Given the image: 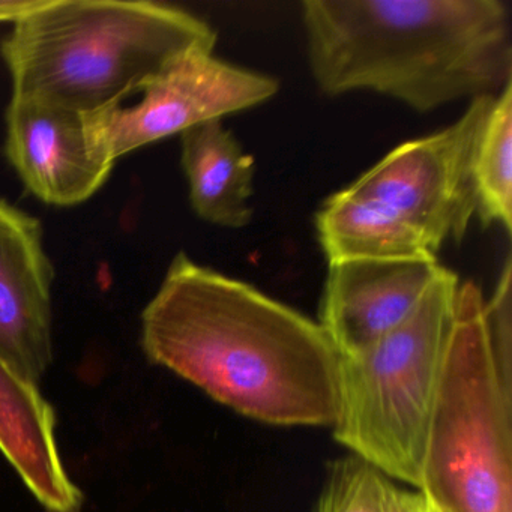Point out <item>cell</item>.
Here are the masks:
<instances>
[{
  "label": "cell",
  "mask_w": 512,
  "mask_h": 512,
  "mask_svg": "<svg viewBox=\"0 0 512 512\" xmlns=\"http://www.w3.org/2000/svg\"><path fill=\"white\" fill-rule=\"evenodd\" d=\"M418 490L439 512H512V326L458 286Z\"/></svg>",
  "instance_id": "obj_4"
},
{
  "label": "cell",
  "mask_w": 512,
  "mask_h": 512,
  "mask_svg": "<svg viewBox=\"0 0 512 512\" xmlns=\"http://www.w3.org/2000/svg\"><path fill=\"white\" fill-rule=\"evenodd\" d=\"M476 215L512 233V80L494 97L473 152Z\"/></svg>",
  "instance_id": "obj_14"
},
{
  "label": "cell",
  "mask_w": 512,
  "mask_h": 512,
  "mask_svg": "<svg viewBox=\"0 0 512 512\" xmlns=\"http://www.w3.org/2000/svg\"><path fill=\"white\" fill-rule=\"evenodd\" d=\"M442 268L437 259L328 263L319 323L338 355L368 349L409 319Z\"/></svg>",
  "instance_id": "obj_10"
},
{
  "label": "cell",
  "mask_w": 512,
  "mask_h": 512,
  "mask_svg": "<svg viewBox=\"0 0 512 512\" xmlns=\"http://www.w3.org/2000/svg\"><path fill=\"white\" fill-rule=\"evenodd\" d=\"M13 25L0 44L13 95L83 115L121 106L185 53L217 44L208 23L160 2L46 0Z\"/></svg>",
  "instance_id": "obj_3"
},
{
  "label": "cell",
  "mask_w": 512,
  "mask_h": 512,
  "mask_svg": "<svg viewBox=\"0 0 512 512\" xmlns=\"http://www.w3.org/2000/svg\"><path fill=\"white\" fill-rule=\"evenodd\" d=\"M5 125L8 161L25 187L47 205L85 203L112 175L115 163L92 142L83 113L11 95Z\"/></svg>",
  "instance_id": "obj_8"
},
{
  "label": "cell",
  "mask_w": 512,
  "mask_h": 512,
  "mask_svg": "<svg viewBox=\"0 0 512 512\" xmlns=\"http://www.w3.org/2000/svg\"><path fill=\"white\" fill-rule=\"evenodd\" d=\"M151 364L274 425H334L340 355L319 322L184 251L142 313Z\"/></svg>",
  "instance_id": "obj_1"
},
{
  "label": "cell",
  "mask_w": 512,
  "mask_h": 512,
  "mask_svg": "<svg viewBox=\"0 0 512 512\" xmlns=\"http://www.w3.org/2000/svg\"><path fill=\"white\" fill-rule=\"evenodd\" d=\"M494 97L470 101L445 130L401 143L347 190L406 218L436 253L449 239L461 242L476 215L473 152Z\"/></svg>",
  "instance_id": "obj_6"
},
{
  "label": "cell",
  "mask_w": 512,
  "mask_h": 512,
  "mask_svg": "<svg viewBox=\"0 0 512 512\" xmlns=\"http://www.w3.org/2000/svg\"><path fill=\"white\" fill-rule=\"evenodd\" d=\"M301 16L311 76L329 97L374 92L428 113L512 80L500 0H305Z\"/></svg>",
  "instance_id": "obj_2"
},
{
  "label": "cell",
  "mask_w": 512,
  "mask_h": 512,
  "mask_svg": "<svg viewBox=\"0 0 512 512\" xmlns=\"http://www.w3.org/2000/svg\"><path fill=\"white\" fill-rule=\"evenodd\" d=\"M46 0H0V23H16L26 14L43 7Z\"/></svg>",
  "instance_id": "obj_17"
},
{
  "label": "cell",
  "mask_w": 512,
  "mask_h": 512,
  "mask_svg": "<svg viewBox=\"0 0 512 512\" xmlns=\"http://www.w3.org/2000/svg\"><path fill=\"white\" fill-rule=\"evenodd\" d=\"M442 268L409 319L352 356H340L334 436L386 478L419 487L457 299Z\"/></svg>",
  "instance_id": "obj_5"
},
{
  "label": "cell",
  "mask_w": 512,
  "mask_h": 512,
  "mask_svg": "<svg viewBox=\"0 0 512 512\" xmlns=\"http://www.w3.org/2000/svg\"><path fill=\"white\" fill-rule=\"evenodd\" d=\"M221 121L203 122L181 134L188 199L200 220L223 229H244L253 220L256 161Z\"/></svg>",
  "instance_id": "obj_11"
},
{
  "label": "cell",
  "mask_w": 512,
  "mask_h": 512,
  "mask_svg": "<svg viewBox=\"0 0 512 512\" xmlns=\"http://www.w3.org/2000/svg\"><path fill=\"white\" fill-rule=\"evenodd\" d=\"M53 281L43 224L0 197V358L35 385L53 361Z\"/></svg>",
  "instance_id": "obj_9"
},
{
  "label": "cell",
  "mask_w": 512,
  "mask_h": 512,
  "mask_svg": "<svg viewBox=\"0 0 512 512\" xmlns=\"http://www.w3.org/2000/svg\"><path fill=\"white\" fill-rule=\"evenodd\" d=\"M425 512H439L430 502L427 500V506H425Z\"/></svg>",
  "instance_id": "obj_18"
},
{
  "label": "cell",
  "mask_w": 512,
  "mask_h": 512,
  "mask_svg": "<svg viewBox=\"0 0 512 512\" xmlns=\"http://www.w3.org/2000/svg\"><path fill=\"white\" fill-rule=\"evenodd\" d=\"M388 479L356 455L340 458L329 470L317 512H383Z\"/></svg>",
  "instance_id": "obj_15"
},
{
  "label": "cell",
  "mask_w": 512,
  "mask_h": 512,
  "mask_svg": "<svg viewBox=\"0 0 512 512\" xmlns=\"http://www.w3.org/2000/svg\"><path fill=\"white\" fill-rule=\"evenodd\" d=\"M427 499L421 491L403 490L392 484L391 479L386 481L383 493V512H425Z\"/></svg>",
  "instance_id": "obj_16"
},
{
  "label": "cell",
  "mask_w": 512,
  "mask_h": 512,
  "mask_svg": "<svg viewBox=\"0 0 512 512\" xmlns=\"http://www.w3.org/2000/svg\"><path fill=\"white\" fill-rule=\"evenodd\" d=\"M278 91L274 77L193 50L154 77L139 103L85 115L86 124L95 146L116 163L143 146L266 103Z\"/></svg>",
  "instance_id": "obj_7"
},
{
  "label": "cell",
  "mask_w": 512,
  "mask_h": 512,
  "mask_svg": "<svg viewBox=\"0 0 512 512\" xmlns=\"http://www.w3.org/2000/svg\"><path fill=\"white\" fill-rule=\"evenodd\" d=\"M316 232L328 263L437 259L427 239L406 218L347 188L323 202L316 214Z\"/></svg>",
  "instance_id": "obj_12"
},
{
  "label": "cell",
  "mask_w": 512,
  "mask_h": 512,
  "mask_svg": "<svg viewBox=\"0 0 512 512\" xmlns=\"http://www.w3.org/2000/svg\"><path fill=\"white\" fill-rule=\"evenodd\" d=\"M56 412L40 386L0 358V454L23 485H38L61 469Z\"/></svg>",
  "instance_id": "obj_13"
}]
</instances>
